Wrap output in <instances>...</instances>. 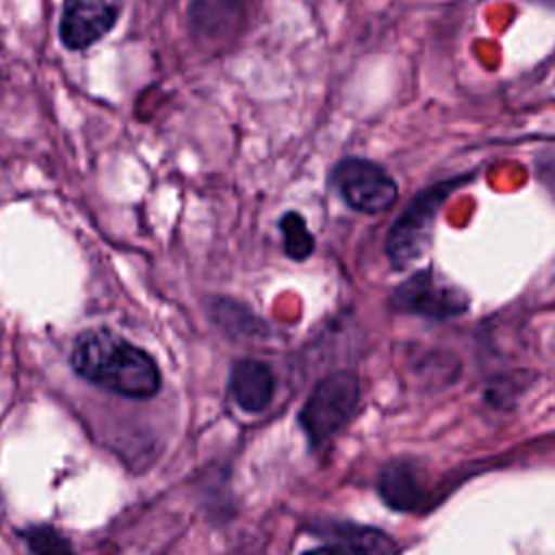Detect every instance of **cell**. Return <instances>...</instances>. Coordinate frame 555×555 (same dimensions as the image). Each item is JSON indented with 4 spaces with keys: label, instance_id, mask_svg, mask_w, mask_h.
<instances>
[{
    "label": "cell",
    "instance_id": "6da1fadb",
    "mask_svg": "<svg viewBox=\"0 0 555 555\" xmlns=\"http://www.w3.org/2000/svg\"><path fill=\"white\" fill-rule=\"evenodd\" d=\"M69 360L80 377L121 397L147 399L160 388L154 358L106 327L78 334Z\"/></svg>",
    "mask_w": 555,
    "mask_h": 555
},
{
    "label": "cell",
    "instance_id": "8fae6325",
    "mask_svg": "<svg viewBox=\"0 0 555 555\" xmlns=\"http://www.w3.org/2000/svg\"><path fill=\"white\" fill-rule=\"evenodd\" d=\"M280 230H282L284 251L288 258L306 260L312 254L314 236L310 234L308 223L299 212H295V210L284 212L280 219Z\"/></svg>",
    "mask_w": 555,
    "mask_h": 555
},
{
    "label": "cell",
    "instance_id": "7c38bea8",
    "mask_svg": "<svg viewBox=\"0 0 555 555\" xmlns=\"http://www.w3.org/2000/svg\"><path fill=\"white\" fill-rule=\"evenodd\" d=\"M24 542L33 555H74L67 538L48 525L28 527L24 531Z\"/></svg>",
    "mask_w": 555,
    "mask_h": 555
},
{
    "label": "cell",
    "instance_id": "30bf717a",
    "mask_svg": "<svg viewBox=\"0 0 555 555\" xmlns=\"http://www.w3.org/2000/svg\"><path fill=\"white\" fill-rule=\"evenodd\" d=\"M330 535L343 555H399V544L375 527L340 522L330 529Z\"/></svg>",
    "mask_w": 555,
    "mask_h": 555
},
{
    "label": "cell",
    "instance_id": "9c48e42d",
    "mask_svg": "<svg viewBox=\"0 0 555 555\" xmlns=\"http://www.w3.org/2000/svg\"><path fill=\"white\" fill-rule=\"evenodd\" d=\"M189 26L202 39L230 35L245 15V0H191Z\"/></svg>",
    "mask_w": 555,
    "mask_h": 555
},
{
    "label": "cell",
    "instance_id": "7a4b0ae2",
    "mask_svg": "<svg viewBox=\"0 0 555 555\" xmlns=\"http://www.w3.org/2000/svg\"><path fill=\"white\" fill-rule=\"evenodd\" d=\"M464 178L442 180L421 191L399 215L386 236V256L395 269H408L421 260L431 243L438 210Z\"/></svg>",
    "mask_w": 555,
    "mask_h": 555
},
{
    "label": "cell",
    "instance_id": "3957f363",
    "mask_svg": "<svg viewBox=\"0 0 555 555\" xmlns=\"http://www.w3.org/2000/svg\"><path fill=\"white\" fill-rule=\"evenodd\" d=\"M360 397L358 377L351 371H336L323 377L306 399L299 423L312 444L330 440L353 414Z\"/></svg>",
    "mask_w": 555,
    "mask_h": 555
},
{
    "label": "cell",
    "instance_id": "8992f818",
    "mask_svg": "<svg viewBox=\"0 0 555 555\" xmlns=\"http://www.w3.org/2000/svg\"><path fill=\"white\" fill-rule=\"evenodd\" d=\"M121 13V0H65L59 37L69 50H87L113 30Z\"/></svg>",
    "mask_w": 555,
    "mask_h": 555
},
{
    "label": "cell",
    "instance_id": "277c9868",
    "mask_svg": "<svg viewBox=\"0 0 555 555\" xmlns=\"http://www.w3.org/2000/svg\"><path fill=\"white\" fill-rule=\"evenodd\" d=\"M330 180L345 204L362 215H382L397 202V182L369 158L349 156L338 160Z\"/></svg>",
    "mask_w": 555,
    "mask_h": 555
},
{
    "label": "cell",
    "instance_id": "ba28073f",
    "mask_svg": "<svg viewBox=\"0 0 555 555\" xmlns=\"http://www.w3.org/2000/svg\"><path fill=\"white\" fill-rule=\"evenodd\" d=\"M377 492L397 512H416L427 501V490L416 468L403 460H395L379 470Z\"/></svg>",
    "mask_w": 555,
    "mask_h": 555
},
{
    "label": "cell",
    "instance_id": "5b68a950",
    "mask_svg": "<svg viewBox=\"0 0 555 555\" xmlns=\"http://www.w3.org/2000/svg\"><path fill=\"white\" fill-rule=\"evenodd\" d=\"M390 306L399 312L444 321L464 314L470 299L462 288L440 278L434 269H423L395 288Z\"/></svg>",
    "mask_w": 555,
    "mask_h": 555
},
{
    "label": "cell",
    "instance_id": "52a82bcc",
    "mask_svg": "<svg viewBox=\"0 0 555 555\" xmlns=\"http://www.w3.org/2000/svg\"><path fill=\"white\" fill-rule=\"evenodd\" d=\"M228 386L238 408L245 412H262L271 403L275 379L269 364L254 358H243L232 364Z\"/></svg>",
    "mask_w": 555,
    "mask_h": 555
},
{
    "label": "cell",
    "instance_id": "4fadbf2b",
    "mask_svg": "<svg viewBox=\"0 0 555 555\" xmlns=\"http://www.w3.org/2000/svg\"><path fill=\"white\" fill-rule=\"evenodd\" d=\"M304 555H343L334 544H327V546H319V548H310L306 551Z\"/></svg>",
    "mask_w": 555,
    "mask_h": 555
}]
</instances>
